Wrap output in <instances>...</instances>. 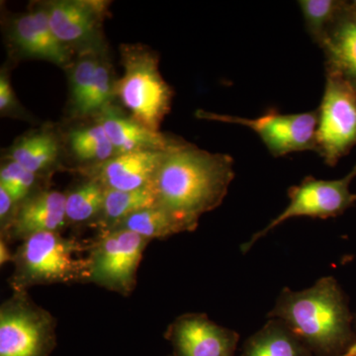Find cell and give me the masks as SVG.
Instances as JSON below:
<instances>
[{"mask_svg":"<svg viewBox=\"0 0 356 356\" xmlns=\"http://www.w3.org/2000/svg\"><path fill=\"white\" fill-rule=\"evenodd\" d=\"M229 154L210 153L178 139L165 151L153 182L156 204L181 222L187 232L224 201L235 178Z\"/></svg>","mask_w":356,"mask_h":356,"instance_id":"obj_1","label":"cell"},{"mask_svg":"<svg viewBox=\"0 0 356 356\" xmlns=\"http://www.w3.org/2000/svg\"><path fill=\"white\" fill-rule=\"evenodd\" d=\"M267 317L284 323L314 356H343L356 341L348 298L332 276L302 291L284 288Z\"/></svg>","mask_w":356,"mask_h":356,"instance_id":"obj_2","label":"cell"},{"mask_svg":"<svg viewBox=\"0 0 356 356\" xmlns=\"http://www.w3.org/2000/svg\"><path fill=\"white\" fill-rule=\"evenodd\" d=\"M91 247L57 232L34 234L23 240L13 257L15 291L51 283L90 281Z\"/></svg>","mask_w":356,"mask_h":356,"instance_id":"obj_3","label":"cell"},{"mask_svg":"<svg viewBox=\"0 0 356 356\" xmlns=\"http://www.w3.org/2000/svg\"><path fill=\"white\" fill-rule=\"evenodd\" d=\"M120 53L124 72L115 95L134 120L159 131L172 109L173 91L159 72L158 55L143 44H122Z\"/></svg>","mask_w":356,"mask_h":356,"instance_id":"obj_4","label":"cell"},{"mask_svg":"<svg viewBox=\"0 0 356 356\" xmlns=\"http://www.w3.org/2000/svg\"><path fill=\"white\" fill-rule=\"evenodd\" d=\"M355 177L356 165L346 177L339 179L306 177L301 184L289 187L287 192L289 203L286 208L242 245L243 254H247L261 238L293 218L329 219L343 214L356 204V193L350 191L351 182Z\"/></svg>","mask_w":356,"mask_h":356,"instance_id":"obj_5","label":"cell"},{"mask_svg":"<svg viewBox=\"0 0 356 356\" xmlns=\"http://www.w3.org/2000/svg\"><path fill=\"white\" fill-rule=\"evenodd\" d=\"M196 117L250 129L274 158L301 152H317L318 109L301 113H280L273 108L257 118L199 110Z\"/></svg>","mask_w":356,"mask_h":356,"instance_id":"obj_6","label":"cell"},{"mask_svg":"<svg viewBox=\"0 0 356 356\" xmlns=\"http://www.w3.org/2000/svg\"><path fill=\"white\" fill-rule=\"evenodd\" d=\"M356 146V92L350 83L325 72L318 108L317 153L325 165L334 166Z\"/></svg>","mask_w":356,"mask_h":356,"instance_id":"obj_7","label":"cell"},{"mask_svg":"<svg viewBox=\"0 0 356 356\" xmlns=\"http://www.w3.org/2000/svg\"><path fill=\"white\" fill-rule=\"evenodd\" d=\"M55 329L50 313L15 291L0 309V356H50Z\"/></svg>","mask_w":356,"mask_h":356,"instance_id":"obj_8","label":"cell"},{"mask_svg":"<svg viewBox=\"0 0 356 356\" xmlns=\"http://www.w3.org/2000/svg\"><path fill=\"white\" fill-rule=\"evenodd\" d=\"M149 241L128 229L102 232L91 250V278L100 286L127 295Z\"/></svg>","mask_w":356,"mask_h":356,"instance_id":"obj_9","label":"cell"},{"mask_svg":"<svg viewBox=\"0 0 356 356\" xmlns=\"http://www.w3.org/2000/svg\"><path fill=\"white\" fill-rule=\"evenodd\" d=\"M54 34L77 55L104 51L103 21L107 2L98 0H51L42 2Z\"/></svg>","mask_w":356,"mask_h":356,"instance_id":"obj_10","label":"cell"},{"mask_svg":"<svg viewBox=\"0 0 356 356\" xmlns=\"http://www.w3.org/2000/svg\"><path fill=\"white\" fill-rule=\"evenodd\" d=\"M7 39L13 51L22 58L47 60L60 67H69L74 60V53L54 34L41 3L9 20Z\"/></svg>","mask_w":356,"mask_h":356,"instance_id":"obj_11","label":"cell"},{"mask_svg":"<svg viewBox=\"0 0 356 356\" xmlns=\"http://www.w3.org/2000/svg\"><path fill=\"white\" fill-rule=\"evenodd\" d=\"M173 356H236L240 336L204 314H185L168 327Z\"/></svg>","mask_w":356,"mask_h":356,"instance_id":"obj_12","label":"cell"},{"mask_svg":"<svg viewBox=\"0 0 356 356\" xmlns=\"http://www.w3.org/2000/svg\"><path fill=\"white\" fill-rule=\"evenodd\" d=\"M165 151L120 154L103 165L84 172L107 189L132 191L153 184Z\"/></svg>","mask_w":356,"mask_h":356,"instance_id":"obj_13","label":"cell"},{"mask_svg":"<svg viewBox=\"0 0 356 356\" xmlns=\"http://www.w3.org/2000/svg\"><path fill=\"white\" fill-rule=\"evenodd\" d=\"M99 122L117 154L144 151H168L178 138L153 131L142 125L114 104H110L95 117Z\"/></svg>","mask_w":356,"mask_h":356,"instance_id":"obj_14","label":"cell"},{"mask_svg":"<svg viewBox=\"0 0 356 356\" xmlns=\"http://www.w3.org/2000/svg\"><path fill=\"white\" fill-rule=\"evenodd\" d=\"M67 224L65 194L56 191L34 192L18 204L9 227L10 235L25 240L43 232H57Z\"/></svg>","mask_w":356,"mask_h":356,"instance_id":"obj_15","label":"cell"},{"mask_svg":"<svg viewBox=\"0 0 356 356\" xmlns=\"http://www.w3.org/2000/svg\"><path fill=\"white\" fill-rule=\"evenodd\" d=\"M318 46L324 53L325 72L341 76L356 92V13L348 2Z\"/></svg>","mask_w":356,"mask_h":356,"instance_id":"obj_16","label":"cell"},{"mask_svg":"<svg viewBox=\"0 0 356 356\" xmlns=\"http://www.w3.org/2000/svg\"><path fill=\"white\" fill-rule=\"evenodd\" d=\"M62 140L51 129H41L19 138L9 149L6 159L16 161L35 175L50 172L60 161Z\"/></svg>","mask_w":356,"mask_h":356,"instance_id":"obj_17","label":"cell"},{"mask_svg":"<svg viewBox=\"0 0 356 356\" xmlns=\"http://www.w3.org/2000/svg\"><path fill=\"white\" fill-rule=\"evenodd\" d=\"M64 147L83 172L93 170L117 156L116 149L99 122L72 128L67 134Z\"/></svg>","mask_w":356,"mask_h":356,"instance_id":"obj_18","label":"cell"},{"mask_svg":"<svg viewBox=\"0 0 356 356\" xmlns=\"http://www.w3.org/2000/svg\"><path fill=\"white\" fill-rule=\"evenodd\" d=\"M240 356H314L284 323L271 318L248 337Z\"/></svg>","mask_w":356,"mask_h":356,"instance_id":"obj_19","label":"cell"},{"mask_svg":"<svg viewBox=\"0 0 356 356\" xmlns=\"http://www.w3.org/2000/svg\"><path fill=\"white\" fill-rule=\"evenodd\" d=\"M156 204L153 184L132 191L105 188L104 202L97 222L102 232L109 231L125 218Z\"/></svg>","mask_w":356,"mask_h":356,"instance_id":"obj_20","label":"cell"},{"mask_svg":"<svg viewBox=\"0 0 356 356\" xmlns=\"http://www.w3.org/2000/svg\"><path fill=\"white\" fill-rule=\"evenodd\" d=\"M111 229H128L149 241L187 232L177 218L158 205L134 213Z\"/></svg>","mask_w":356,"mask_h":356,"instance_id":"obj_21","label":"cell"},{"mask_svg":"<svg viewBox=\"0 0 356 356\" xmlns=\"http://www.w3.org/2000/svg\"><path fill=\"white\" fill-rule=\"evenodd\" d=\"M105 187L98 180L88 177L65 194V218L67 224L97 221L102 212Z\"/></svg>","mask_w":356,"mask_h":356,"instance_id":"obj_22","label":"cell"},{"mask_svg":"<svg viewBox=\"0 0 356 356\" xmlns=\"http://www.w3.org/2000/svg\"><path fill=\"white\" fill-rule=\"evenodd\" d=\"M105 51H86L77 55L70 65V109L72 117L79 119L95 81V70Z\"/></svg>","mask_w":356,"mask_h":356,"instance_id":"obj_23","label":"cell"},{"mask_svg":"<svg viewBox=\"0 0 356 356\" xmlns=\"http://www.w3.org/2000/svg\"><path fill=\"white\" fill-rule=\"evenodd\" d=\"M116 81L114 79L112 65L110 64L105 51L100 57L99 63L96 67L95 81L91 86L90 93L79 119L92 120L102 113L103 109L106 108L110 104H113V100L116 98Z\"/></svg>","mask_w":356,"mask_h":356,"instance_id":"obj_24","label":"cell"},{"mask_svg":"<svg viewBox=\"0 0 356 356\" xmlns=\"http://www.w3.org/2000/svg\"><path fill=\"white\" fill-rule=\"evenodd\" d=\"M297 3L303 16L306 31L317 44L346 6V2L339 0H299Z\"/></svg>","mask_w":356,"mask_h":356,"instance_id":"obj_25","label":"cell"},{"mask_svg":"<svg viewBox=\"0 0 356 356\" xmlns=\"http://www.w3.org/2000/svg\"><path fill=\"white\" fill-rule=\"evenodd\" d=\"M38 178L39 175L29 172L11 159H6L0 168V187L6 189L7 193L18 204L34 193Z\"/></svg>","mask_w":356,"mask_h":356,"instance_id":"obj_26","label":"cell"},{"mask_svg":"<svg viewBox=\"0 0 356 356\" xmlns=\"http://www.w3.org/2000/svg\"><path fill=\"white\" fill-rule=\"evenodd\" d=\"M0 112L2 116L21 114L19 103L11 86L8 74L4 70H2L0 74Z\"/></svg>","mask_w":356,"mask_h":356,"instance_id":"obj_27","label":"cell"},{"mask_svg":"<svg viewBox=\"0 0 356 356\" xmlns=\"http://www.w3.org/2000/svg\"><path fill=\"white\" fill-rule=\"evenodd\" d=\"M18 203L6 191L0 187V225L4 231H8L11 222L17 209Z\"/></svg>","mask_w":356,"mask_h":356,"instance_id":"obj_28","label":"cell"},{"mask_svg":"<svg viewBox=\"0 0 356 356\" xmlns=\"http://www.w3.org/2000/svg\"><path fill=\"white\" fill-rule=\"evenodd\" d=\"M14 255L11 254L10 250L7 247L3 240L0 242V264L3 266L7 262L13 261Z\"/></svg>","mask_w":356,"mask_h":356,"instance_id":"obj_29","label":"cell"},{"mask_svg":"<svg viewBox=\"0 0 356 356\" xmlns=\"http://www.w3.org/2000/svg\"><path fill=\"white\" fill-rule=\"evenodd\" d=\"M343 356H356V341Z\"/></svg>","mask_w":356,"mask_h":356,"instance_id":"obj_30","label":"cell"},{"mask_svg":"<svg viewBox=\"0 0 356 356\" xmlns=\"http://www.w3.org/2000/svg\"><path fill=\"white\" fill-rule=\"evenodd\" d=\"M348 4H350V8L356 13V0H355V1H351L350 3Z\"/></svg>","mask_w":356,"mask_h":356,"instance_id":"obj_31","label":"cell"}]
</instances>
